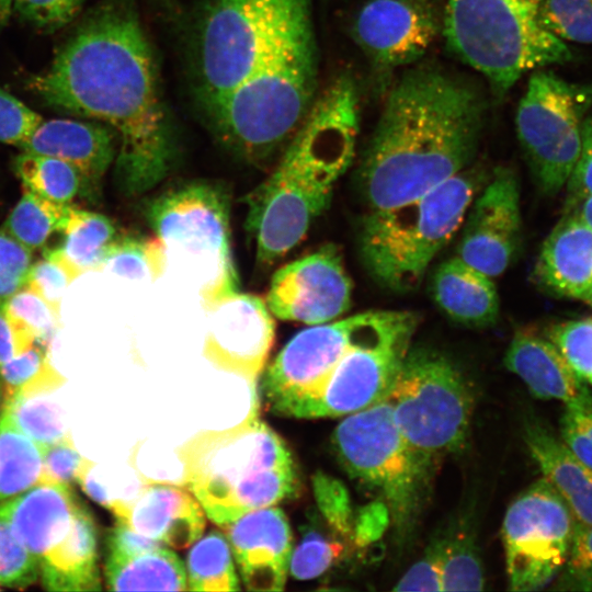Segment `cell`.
Segmentation results:
<instances>
[{"mask_svg": "<svg viewBox=\"0 0 592 592\" xmlns=\"http://www.w3.org/2000/svg\"><path fill=\"white\" fill-rule=\"evenodd\" d=\"M311 482L316 505L329 528L345 539L351 538L354 517L346 488L322 471H317Z\"/></svg>", "mask_w": 592, "mask_h": 592, "instance_id": "b9f144b4", "label": "cell"}, {"mask_svg": "<svg viewBox=\"0 0 592 592\" xmlns=\"http://www.w3.org/2000/svg\"><path fill=\"white\" fill-rule=\"evenodd\" d=\"M32 265V251L0 230V300L25 286Z\"/></svg>", "mask_w": 592, "mask_h": 592, "instance_id": "bcb514c9", "label": "cell"}, {"mask_svg": "<svg viewBox=\"0 0 592 592\" xmlns=\"http://www.w3.org/2000/svg\"><path fill=\"white\" fill-rule=\"evenodd\" d=\"M168 263L166 248L156 235L118 236L109 248L100 271L134 281L155 282L164 274Z\"/></svg>", "mask_w": 592, "mask_h": 592, "instance_id": "d6a6232c", "label": "cell"}, {"mask_svg": "<svg viewBox=\"0 0 592 592\" xmlns=\"http://www.w3.org/2000/svg\"><path fill=\"white\" fill-rule=\"evenodd\" d=\"M49 392L20 394L2 403L15 425L41 448L69 437L59 407L47 399Z\"/></svg>", "mask_w": 592, "mask_h": 592, "instance_id": "e575fe53", "label": "cell"}, {"mask_svg": "<svg viewBox=\"0 0 592 592\" xmlns=\"http://www.w3.org/2000/svg\"><path fill=\"white\" fill-rule=\"evenodd\" d=\"M70 487L39 482L1 502L0 517L12 526L35 558L45 590L100 591L95 522Z\"/></svg>", "mask_w": 592, "mask_h": 592, "instance_id": "ba28073f", "label": "cell"}, {"mask_svg": "<svg viewBox=\"0 0 592 592\" xmlns=\"http://www.w3.org/2000/svg\"><path fill=\"white\" fill-rule=\"evenodd\" d=\"M566 209L592 229V196H568Z\"/></svg>", "mask_w": 592, "mask_h": 592, "instance_id": "11a10c76", "label": "cell"}, {"mask_svg": "<svg viewBox=\"0 0 592 592\" xmlns=\"http://www.w3.org/2000/svg\"><path fill=\"white\" fill-rule=\"evenodd\" d=\"M394 591H443L442 544L435 539L392 588Z\"/></svg>", "mask_w": 592, "mask_h": 592, "instance_id": "f907efd6", "label": "cell"}, {"mask_svg": "<svg viewBox=\"0 0 592 592\" xmlns=\"http://www.w3.org/2000/svg\"><path fill=\"white\" fill-rule=\"evenodd\" d=\"M397 310H369L296 333L263 373L260 394L277 417L300 419L344 354L383 329Z\"/></svg>", "mask_w": 592, "mask_h": 592, "instance_id": "4fadbf2b", "label": "cell"}, {"mask_svg": "<svg viewBox=\"0 0 592 592\" xmlns=\"http://www.w3.org/2000/svg\"><path fill=\"white\" fill-rule=\"evenodd\" d=\"M43 476L41 447L0 411V503L35 485Z\"/></svg>", "mask_w": 592, "mask_h": 592, "instance_id": "83f0119b", "label": "cell"}, {"mask_svg": "<svg viewBox=\"0 0 592 592\" xmlns=\"http://www.w3.org/2000/svg\"><path fill=\"white\" fill-rule=\"evenodd\" d=\"M587 305H589L590 307H592V288L591 291L588 293V295L583 298V300Z\"/></svg>", "mask_w": 592, "mask_h": 592, "instance_id": "6f0895ef", "label": "cell"}, {"mask_svg": "<svg viewBox=\"0 0 592 592\" xmlns=\"http://www.w3.org/2000/svg\"><path fill=\"white\" fill-rule=\"evenodd\" d=\"M62 234L60 249L81 274L100 271L109 248L118 238L109 217L73 205H70Z\"/></svg>", "mask_w": 592, "mask_h": 592, "instance_id": "f1b7e54d", "label": "cell"}, {"mask_svg": "<svg viewBox=\"0 0 592 592\" xmlns=\"http://www.w3.org/2000/svg\"><path fill=\"white\" fill-rule=\"evenodd\" d=\"M189 591H239L229 542L224 533L212 530L191 547L185 563Z\"/></svg>", "mask_w": 592, "mask_h": 592, "instance_id": "f546056e", "label": "cell"}, {"mask_svg": "<svg viewBox=\"0 0 592 592\" xmlns=\"http://www.w3.org/2000/svg\"><path fill=\"white\" fill-rule=\"evenodd\" d=\"M80 274L60 247L45 249L42 259L32 263L24 287L36 293L59 314L67 287Z\"/></svg>", "mask_w": 592, "mask_h": 592, "instance_id": "f35d334b", "label": "cell"}, {"mask_svg": "<svg viewBox=\"0 0 592 592\" xmlns=\"http://www.w3.org/2000/svg\"><path fill=\"white\" fill-rule=\"evenodd\" d=\"M146 217L168 259H178L194 276L205 312L239 292L224 187L206 181L172 187L149 201Z\"/></svg>", "mask_w": 592, "mask_h": 592, "instance_id": "9c48e42d", "label": "cell"}, {"mask_svg": "<svg viewBox=\"0 0 592 592\" xmlns=\"http://www.w3.org/2000/svg\"><path fill=\"white\" fill-rule=\"evenodd\" d=\"M13 0H0V33L7 25L12 11Z\"/></svg>", "mask_w": 592, "mask_h": 592, "instance_id": "9f6ffc18", "label": "cell"}, {"mask_svg": "<svg viewBox=\"0 0 592 592\" xmlns=\"http://www.w3.org/2000/svg\"><path fill=\"white\" fill-rule=\"evenodd\" d=\"M538 16L563 42L592 44V0H543Z\"/></svg>", "mask_w": 592, "mask_h": 592, "instance_id": "74e56055", "label": "cell"}, {"mask_svg": "<svg viewBox=\"0 0 592 592\" xmlns=\"http://www.w3.org/2000/svg\"><path fill=\"white\" fill-rule=\"evenodd\" d=\"M390 522V513L384 501L364 506L353 520V536L357 545L364 546L378 539Z\"/></svg>", "mask_w": 592, "mask_h": 592, "instance_id": "db71d44e", "label": "cell"}, {"mask_svg": "<svg viewBox=\"0 0 592 592\" xmlns=\"http://www.w3.org/2000/svg\"><path fill=\"white\" fill-rule=\"evenodd\" d=\"M486 105L470 82L439 68L407 70L388 93L360 168L371 209L415 198L464 171Z\"/></svg>", "mask_w": 592, "mask_h": 592, "instance_id": "3957f363", "label": "cell"}, {"mask_svg": "<svg viewBox=\"0 0 592 592\" xmlns=\"http://www.w3.org/2000/svg\"><path fill=\"white\" fill-rule=\"evenodd\" d=\"M104 572L111 591H189L183 561L163 545L140 550L106 546Z\"/></svg>", "mask_w": 592, "mask_h": 592, "instance_id": "4316f807", "label": "cell"}, {"mask_svg": "<svg viewBox=\"0 0 592 592\" xmlns=\"http://www.w3.org/2000/svg\"><path fill=\"white\" fill-rule=\"evenodd\" d=\"M223 530L246 590H284L294 538L281 508L271 505L251 511Z\"/></svg>", "mask_w": 592, "mask_h": 592, "instance_id": "ffe728a7", "label": "cell"}, {"mask_svg": "<svg viewBox=\"0 0 592 592\" xmlns=\"http://www.w3.org/2000/svg\"><path fill=\"white\" fill-rule=\"evenodd\" d=\"M84 0H13L12 11L43 33H55L72 22Z\"/></svg>", "mask_w": 592, "mask_h": 592, "instance_id": "f6af8a7d", "label": "cell"}, {"mask_svg": "<svg viewBox=\"0 0 592 592\" xmlns=\"http://www.w3.org/2000/svg\"><path fill=\"white\" fill-rule=\"evenodd\" d=\"M2 403L15 395L52 392L65 379L54 368L49 357V344L36 342L32 348L0 365Z\"/></svg>", "mask_w": 592, "mask_h": 592, "instance_id": "836d02e7", "label": "cell"}, {"mask_svg": "<svg viewBox=\"0 0 592 592\" xmlns=\"http://www.w3.org/2000/svg\"><path fill=\"white\" fill-rule=\"evenodd\" d=\"M440 309L468 327L492 325L499 315V296L492 278L458 257L443 262L432 280Z\"/></svg>", "mask_w": 592, "mask_h": 592, "instance_id": "484cf974", "label": "cell"}, {"mask_svg": "<svg viewBox=\"0 0 592 592\" xmlns=\"http://www.w3.org/2000/svg\"><path fill=\"white\" fill-rule=\"evenodd\" d=\"M2 395H1V390H0V407H1V402H2ZM1 411V410H0Z\"/></svg>", "mask_w": 592, "mask_h": 592, "instance_id": "91938a15", "label": "cell"}, {"mask_svg": "<svg viewBox=\"0 0 592 592\" xmlns=\"http://www.w3.org/2000/svg\"><path fill=\"white\" fill-rule=\"evenodd\" d=\"M70 205L49 201L24 189L1 230L31 251L39 249L53 234L62 232Z\"/></svg>", "mask_w": 592, "mask_h": 592, "instance_id": "4dcf8cb0", "label": "cell"}, {"mask_svg": "<svg viewBox=\"0 0 592 592\" xmlns=\"http://www.w3.org/2000/svg\"><path fill=\"white\" fill-rule=\"evenodd\" d=\"M350 476L376 489L399 539L412 532L431 473L401 435L387 399L345 415L332 435Z\"/></svg>", "mask_w": 592, "mask_h": 592, "instance_id": "8fae6325", "label": "cell"}, {"mask_svg": "<svg viewBox=\"0 0 592 592\" xmlns=\"http://www.w3.org/2000/svg\"><path fill=\"white\" fill-rule=\"evenodd\" d=\"M523 436L543 478L561 497L576 522L592 523V470L537 421L525 423Z\"/></svg>", "mask_w": 592, "mask_h": 592, "instance_id": "d4e9b609", "label": "cell"}, {"mask_svg": "<svg viewBox=\"0 0 592 592\" xmlns=\"http://www.w3.org/2000/svg\"><path fill=\"white\" fill-rule=\"evenodd\" d=\"M546 338L573 372L592 387V317L556 323L547 330Z\"/></svg>", "mask_w": 592, "mask_h": 592, "instance_id": "ab89813d", "label": "cell"}, {"mask_svg": "<svg viewBox=\"0 0 592 592\" xmlns=\"http://www.w3.org/2000/svg\"><path fill=\"white\" fill-rule=\"evenodd\" d=\"M443 591H480L485 573L471 535L465 530L441 537Z\"/></svg>", "mask_w": 592, "mask_h": 592, "instance_id": "d590c367", "label": "cell"}, {"mask_svg": "<svg viewBox=\"0 0 592 592\" xmlns=\"http://www.w3.org/2000/svg\"><path fill=\"white\" fill-rule=\"evenodd\" d=\"M36 342L42 341L13 319L5 309L4 300H0V365L22 354Z\"/></svg>", "mask_w": 592, "mask_h": 592, "instance_id": "816d5d0a", "label": "cell"}, {"mask_svg": "<svg viewBox=\"0 0 592 592\" xmlns=\"http://www.w3.org/2000/svg\"><path fill=\"white\" fill-rule=\"evenodd\" d=\"M592 106V84L571 83L551 71L528 79L515 115L520 144L540 189L550 195L568 182L582 145Z\"/></svg>", "mask_w": 592, "mask_h": 592, "instance_id": "7c38bea8", "label": "cell"}, {"mask_svg": "<svg viewBox=\"0 0 592 592\" xmlns=\"http://www.w3.org/2000/svg\"><path fill=\"white\" fill-rule=\"evenodd\" d=\"M437 31L428 0H366L352 25L357 45L384 69L418 61L434 43Z\"/></svg>", "mask_w": 592, "mask_h": 592, "instance_id": "d6986e66", "label": "cell"}, {"mask_svg": "<svg viewBox=\"0 0 592 592\" xmlns=\"http://www.w3.org/2000/svg\"><path fill=\"white\" fill-rule=\"evenodd\" d=\"M560 440L592 470V411L565 407L560 418Z\"/></svg>", "mask_w": 592, "mask_h": 592, "instance_id": "681fc988", "label": "cell"}, {"mask_svg": "<svg viewBox=\"0 0 592 592\" xmlns=\"http://www.w3.org/2000/svg\"><path fill=\"white\" fill-rule=\"evenodd\" d=\"M13 169L24 189L53 202L68 204L83 190L80 172L55 157L22 151Z\"/></svg>", "mask_w": 592, "mask_h": 592, "instance_id": "1f68e13d", "label": "cell"}, {"mask_svg": "<svg viewBox=\"0 0 592 592\" xmlns=\"http://www.w3.org/2000/svg\"><path fill=\"white\" fill-rule=\"evenodd\" d=\"M343 545L327 535L317 524L303 528L300 540L293 548L289 574L296 580H310L323 574L341 557Z\"/></svg>", "mask_w": 592, "mask_h": 592, "instance_id": "8d00e7d4", "label": "cell"}, {"mask_svg": "<svg viewBox=\"0 0 592 592\" xmlns=\"http://www.w3.org/2000/svg\"><path fill=\"white\" fill-rule=\"evenodd\" d=\"M504 364L524 382L534 397L592 411V392L588 385L559 350L534 330L515 332L505 352Z\"/></svg>", "mask_w": 592, "mask_h": 592, "instance_id": "603a6c76", "label": "cell"}, {"mask_svg": "<svg viewBox=\"0 0 592 592\" xmlns=\"http://www.w3.org/2000/svg\"><path fill=\"white\" fill-rule=\"evenodd\" d=\"M419 317L397 310L392 320L350 349L300 419L349 415L385 400L411 349Z\"/></svg>", "mask_w": 592, "mask_h": 592, "instance_id": "9a60e30c", "label": "cell"}, {"mask_svg": "<svg viewBox=\"0 0 592 592\" xmlns=\"http://www.w3.org/2000/svg\"><path fill=\"white\" fill-rule=\"evenodd\" d=\"M8 314L37 340L50 343L60 327V316L43 298L23 287L4 300Z\"/></svg>", "mask_w": 592, "mask_h": 592, "instance_id": "7bdbcfd3", "label": "cell"}, {"mask_svg": "<svg viewBox=\"0 0 592 592\" xmlns=\"http://www.w3.org/2000/svg\"><path fill=\"white\" fill-rule=\"evenodd\" d=\"M352 283L333 244L283 265L272 276L265 303L271 314L309 326L339 319L351 306Z\"/></svg>", "mask_w": 592, "mask_h": 592, "instance_id": "2e32d148", "label": "cell"}, {"mask_svg": "<svg viewBox=\"0 0 592 592\" xmlns=\"http://www.w3.org/2000/svg\"><path fill=\"white\" fill-rule=\"evenodd\" d=\"M111 511L136 533L175 549L193 545L206 527V513L184 483L148 480L130 501H114Z\"/></svg>", "mask_w": 592, "mask_h": 592, "instance_id": "44dd1931", "label": "cell"}, {"mask_svg": "<svg viewBox=\"0 0 592 592\" xmlns=\"http://www.w3.org/2000/svg\"><path fill=\"white\" fill-rule=\"evenodd\" d=\"M117 136L95 121L53 118L43 121L19 147L72 164L81 174L83 190H94L114 163Z\"/></svg>", "mask_w": 592, "mask_h": 592, "instance_id": "7402d4cb", "label": "cell"}, {"mask_svg": "<svg viewBox=\"0 0 592 592\" xmlns=\"http://www.w3.org/2000/svg\"><path fill=\"white\" fill-rule=\"evenodd\" d=\"M533 276L555 295L583 300L592 288V229L565 214L544 240Z\"/></svg>", "mask_w": 592, "mask_h": 592, "instance_id": "cb8c5ba5", "label": "cell"}, {"mask_svg": "<svg viewBox=\"0 0 592 592\" xmlns=\"http://www.w3.org/2000/svg\"><path fill=\"white\" fill-rule=\"evenodd\" d=\"M38 580L35 558L12 526L0 517V587L26 589Z\"/></svg>", "mask_w": 592, "mask_h": 592, "instance_id": "60d3db41", "label": "cell"}, {"mask_svg": "<svg viewBox=\"0 0 592 592\" xmlns=\"http://www.w3.org/2000/svg\"><path fill=\"white\" fill-rule=\"evenodd\" d=\"M258 391L248 415L224 430H204L177 447L183 483L206 516L224 528L242 515L297 496L300 477L294 455L260 417Z\"/></svg>", "mask_w": 592, "mask_h": 592, "instance_id": "5b68a950", "label": "cell"}, {"mask_svg": "<svg viewBox=\"0 0 592 592\" xmlns=\"http://www.w3.org/2000/svg\"><path fill=\"white\" fill-rule=\"evenodd\" d=\"M554 589L592 591V523L576 522L568 557Z\"/></svg>", "mask_w": 592, "mask_h": 592, "instance_id": "ee69618b", "label": "cell"}, {"mask_svg": "<svg viewBox=\"0 0 592 592\" xmlns=\"http://www.w3.org/2000/svg\"><path fill=\"white\" fill-rule=\"evenodd\" d=\"M190 87L212 134L262 161L284 148L317 95L311 0H202L190 30Z\"/></svg>", "mask_w": 592, "mask_h": 592, "instance_id": "6da1fadb", "label": "cell"}, {"mask_svg": "<svg viewBox=\"0 0 592 592\" xmlns=\"http://www.w3.org/2000/svg\"><path fill=\"white\" fill-rule=\"evenodd\" d=\"M443 35L499 96L528 71L572 57L540 22L538 5L524 0H445Z\"/></svg>", "mask_w": 592, "mask_h": 592, "instance_id": "52a82bcc", "label": "cell"}, {"mask_svg": "<svg viewBox=\"0 0 592 592\" xmlns=\"http://www.w3.org/2000/svg\"><path fill=\"white\" fill-rule=\"evenodd\" d=\"M524 1H526V2H528V3H532V4H534V5H539V3H540L543 0H524Z\"/></svg>", "mask_w": 592, "mask_h": 592, "instance_id": "680465c9", "label": "cell"}, {"mask_svg": "<svg viewBox=\"0 0 592 592\" xmlns=\"http://www.w3.org/2000/svg\"><path fill=\"white\" fill-rule=\"evenodd\" d=\"M576 519L544 478L508 508L501 528L511 591L545 588L561 571L570 549Z\"/></svg>", "mask_w": 592, "mask_h": 592, "instance_id": "5bb4252c", "label": "cell"}, {"mask_svg": "<svg viewBox=\"0 0 592 592\" xmlns=\"http://www.w3.org/2000/svg\"><path fill=\"white\" fill-rule=\"evenodd\" d=\"M206 314L203 356L216 368L246 379L251 392L257 391L275 339V322L265 300L238 292Z\"/></svg>", "mask_w": 592, "mask_h": 592, "instance_id": "e0dca14e", "label": "cell"}, {"mask_svg": "<svg viewBox=\"0 0 592 592\" xmlns=\"http://www.w3.org/2000/svg\"><path fill=\"white\" fill-rule=\"evenodd\" d=\"M43 476L41 482H59L71 486L90 463L75 448L70 437L42 447Z\"/></svg>", "mask_w": 592, "mask_h": 592, "instance_id": "c3c4849f", "label": "cell"}, {"mask_svg": "<svg viewBox=\"0 0 592 592\" xmlns=\"http://www.w3.org/2000/svg\"><path fill=\"white\" fill-rule=\"evenodd\" d=\"M27 88L45 106L115 132L124 193L143 194L167 177L175 155L172 121L152 47L129 0L92 8Z\"/></svg>", "mask_w": 592, "mask_h": 592, "instance_id": "7a4b0ae2", "label": "cell"}, {"mask_svg": "<svg viewBox=\"0 0 592 592\" xmlns=\"http://www.w3.org/2000/svg\"><path fill=\"white\" fill-rule=\"evenodd\" d=\"M566 185L568 196H592V115L583 122L580 155Z\"/></svg>", "mask_w": 592, "mask_h": 592, "instance_id": "f5cc1de1", "label": "cell"}, {"mask_svg": "<svg viewBox=\"0 0 592 592\" xmlns=\"http://www.w3.org/2000/svg\"><path fill=\"white\" fill-rule=\"evenodd\" d=\"M43 117L0 86V143L20 147Z\"/></svg>", "mask_w": 592, "mask_h": 592, "instance_id": "7dc6e473", "label": "cell"}, {"mask_svg": "<svg viewBox=\"0 0 592 592\" xmlns=\"http://www.w3.org/2000/svg\"><path fill=\"white\" fill-rule=\"evenodd\" d=\"M360 130V93L342 72L316 95L273 172L246 197L255 259L269 267L306 236L350 167Z\"/></svg>", "mask_w": 592, "mask_h": 592, "instance_id": "277c9868", "label": "cell"}, {"mask_svg": "<svg viewBox=\"0 0 592 592\" xmlns=\"http://www.w3.org/2000/svg\"><path fill=\"white\" fill-rule=\"evenodd\" d=\"M401 435L432 473L467 442L474 396L456 364L430 349H410L386 398Z\"/></svg>", "mask_w": 592, "mask_h": 592, "instance_id": "30bf717a", "label": "cell"}, {"mask_svg": "<svg viewBox=\"0 0 592 592\" xmlns=\"http://www.w3.org/2000/svg\"><path fill=\"white\" fill-rule=\"evenodd\" d=\"M457 257L494 278L505 272L521 241L520 192L515 174L498 168L471 202Z\"/></svg>", "mask_w": 592, "mask_h": 592, "instance_id": "ac0fdd59", "label": "cell"}, {"mask_svg": "<svg viewBox=\"0 0 592 592\" xmlns=\"http://www.w3.org/2000/svg\"><path fill=\"white\" fill-rule=\"evenodd\" d=\"M477 180L464 170L408 202L371 209L358 234L361 259L371 276L391 291L415 288L462 226Z\"/></svg>", "mask_w": 592, "mask_h": 592, "instance_id": "8992f818", "label": "cell"}]
</instances>
